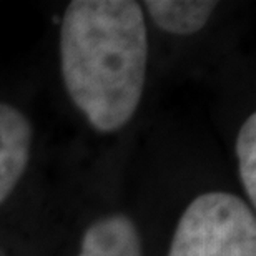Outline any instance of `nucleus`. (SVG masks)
<instances>
[{
  "label": "nucleus",
  "mask_w": 256,
  "mask_h": 256,
  "mask_svg": "<svg viewBox=\"0 0 256 256\" xmlns=\"http://www.w3.org/2000/svg\"><path fill=\"white\" fill-rule=\"evenodd\" d=\"M76 256H143L140 233L125 214L100 218L85 232Z\"/></svg>",
  "instance_id": "4"
},
{
  "label": "nucleus",
  "mask_w": 256,
  "mask_h": 256,
  "mask_svg": "<svg viewBox=\"0 0 256 256\" xmlns=\"http://www.w3.org/2000/svg\"><path fill=\"white\" fill-rule=\"evenodd\" d=\"M34 128L15 106L0 102V204L18 185L28 165Z\"/></svg>",
  "instance_id": "3"
},
{
  "label": "nucleus",
  "mask_w": 256,
  "mask_h": 256,
  "mask_svg": "<svg viewBox=\"0 0 256 256\" xmlns=\"http://www.w3.org/2000/svg\"><path fill=\"white\" fill-rule=\"evenodd\" d=\"M146 12L162 30L173 35H192L208 24L218 7L210 0H146Z\"/></svg>",
  "instance_id": "5"
},
{
  "label": "nucleus",
  "mask_w": 256,
  "mask_h": 256,
  "mask_svg": "<svg viewBox=\"0 0 256 256\" xmlns=\"http://www.w3.org/2000/svg\"><path fill=\"white\" fill-rule=\"evenodd\" d=\"M168 256H256L253 208L228 192L200 194L178 220Z\"/></svg>",
  "instance_id": "2"
},
{
  "label": "nucleus",
  "mask_w": 256,
  "mask_h": 256,
  "mask_svg": "<svg viewBox=\"0 0 256 256\" xmlns=\"http://www.w3.org/2000/svg\"><path fill=\"white\" fill-rule=\"evenodd\" d=\"M238 158V173L252 208L256 204V115L252 114L240 126L234 145Z\"/></svg>",
  "instance_id": "6"
},
{
  "label": "nucleus",
  "mask_w": 256,
  "mask_h": 256,
  "mask_svg": "<svg viewBox=\"0 0 256 256\" xmlns=\"http://www.w3.org/2000/svg\"><path fill=\"white\" fill-rule=\"evenodd\" d=\"M0 256H2V254H0Z\"/></svg>",
  "instance_id": "7"
},
{
  "label": "nucleus",
  "mask_w": 256,
  "mask_h": 256,
  "mask_svg": "<svg viewBox=\"0 0 256 256\" xmlns=\"http://www.w3.org/2000/svg\"><path fill=\"white\" fill-rule=\"evenodd\" d=\"M148 37L133 0H74L60 28L65 90L96 132L125 126L140 105Z\"/></svg>",
  "instance_id": "1"
}]
</instances>
